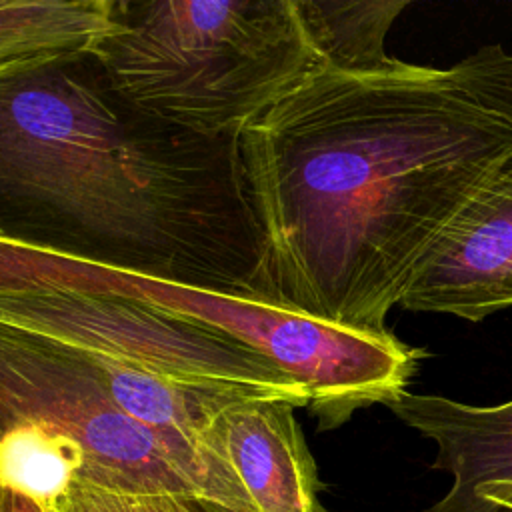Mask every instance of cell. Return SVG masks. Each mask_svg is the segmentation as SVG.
Masks as SVG:
<instances>
[{"label":"cell","mask_w":512,"mask_h":512,"mask_svg":"<svg viewBox=\"0 0 512 512\" xmlns=\"http://www.w3.org/2000/svg\"><path fill=\"white\" fill-rule=\"evenodd\" d=\"M112 0H0V66L92 46L110 26Z\"/></svg>","instance_id":"obj_11"},{"label":"cell","mask_w":512,"mask_h":512,"mask_svg":"<svg viewBox=\"0 0 512 512\" xmlns=\"http://www.w3.org/2000/svg\"><path fill=\"white\" fill-rule=\"evenodd\" d=\"M450 80L476 104L512 126V54L502 46H482L446 68Z\"/></svg>","instance_id":"obj_12"},{"label":"cell","mask_w":512,"mask_h":512,"mask_svg":"<svg viewBox=\"0 0 512 512\" xmlns=\"http://www.w3.org/2000/svg\"><path fill=\"white\" fill-rule=\"evenodd\" d=\"M294 410L284 400L234 396L206 430L208 452L234 472L256 512H330Z\"/></svg>","instance_id":"obj_8"},{"label":"cell","mask_w":512,"mask_h":512,"mask_svg":"<svg viewBox=\"0 0 512 512\" xmlns=\"http://www.w3.org/2000/svg\"><path fill=\"white\" fill-rule=\"evenodd\" d=\"M58 288L140 300L218 330L270 358L304 392L322 430L408 390L422 352L392 332L338 326L272 300L216 292L68 258L0 238V290Z\"/></svg>","instance_id":"obj_4"},{"label":"cell","mask_w":512,"mask_h":512,"mask_svg":"<svg viewBox=\"0 0 512 512\" xmlns=\"http://www.w3.org/2000/svg\"><path fill=\"white\" fill-rule=\"evenodd\" d=\"M324 68L350 76H382L408 62L390 56L386 34L408 0H296Z\"/></svg>","instance_id":"obj_10"},{"label":"cell","mask_w":512,"mask_h":512,"mask_svg":"<svg viewBox=\"0 0 512 512\" xmlns=\"http://www.w3.org/2000/svg\"><path fill=\"white\" fill-rule=\"evenodd\" d=\"M0 322L52 338L110 368L306 408L302 388L258 350L134 298L58 288L0 290Z\"/></svg>","instance_id":"obj_6"},{"label":"cell","mask_w":512,"mask_h":512,"mask_svg":"<svg viewBox=\"0 0 512 512\" xmlns=\"http://www.w3.org/2000/svg\"><path fill=\"white\" fill-rule=\"evenodd\" d=\"M480 500L484 512H502L512 510V482H496L482 490Z\"/></svg>","instance_id":"obj_15"},{"label":"cell","mask_w":512,"mask_h":512,"mask_svg":"<svg viewBox=\"0 0 512 512\" xmlns=\"http://www.w3.org/2000/svg\"><path fill=\"white\" fill-rule=\"evenodd\" d=\"M0 512H46V510L32 498L12 488L0 486Z\"/></svg>","instance_id":"obj_16"},{"label":"cell","mask_w":512,"mask_h":512,"mask_svg":"<svg viewBox=\"0 0 512 512\" xmlns=\"http://www.w3.org/2000/svg\"><path fill=\"white\" fill-rule=\"evenodd\" d=\"M386 406L436 444L432 466L452 476L448 492L418 512H482V490L512 482V400L472 406L406 390Z\"/></svg>","instance_id":"obj_9"},{"label":"cell","mask_w":512,"mask_h":512,"mask_svg":"<svg viewBox=\"0 0 512 512\" xmlns=\"http://www.w3.org/2000/svg\"><path fill=\"white\" fill-rule=\"evenodd\" d=\"M48 512H136L128 494L96 486L84 478H72Z\"/></svg>","instance_id":"obj_13"},{"label":"cell","mask_w":512,"mask_h":512,"mask_svg":"<svg viewBox=\"0 0 512 512\" xmlns=\"http://www.w3.org/2000/svg\"><path fill=\"white\" fill-rule=\"evenodd\" d=\"M238 150L272 300L386 334L426 252L512 150V126L446 68H324L246 126Z\"/></svg>","instance_id":"obj_1"},{"label":"cell","mask_w":512,"mask_h":512,"mask_svg":"<svg viewBox=\"0 0 512 512\" xmlns=\"http://www.w3.org/2000/svg\"><path fill=\"white\" fill-rule=\"evenodd\" d=\"M398 306L470 322L512 306V150L442 230Z\"/></svg>","instance_id":"obj_7"},{"label":"cell","mask_w":512,"mask_h":512,"mask_svg":"<svg viewBox=\"0 0 512 512\" xmlns=\"http://www.w3.org/2000/svg\"><path fill=\"white\" fill-rule=\"evenodd\" d=\"M0 238L272 300L238 138L142 108L90 46L0 66Z\"/></svg>","instance_id":"obj_2"},{"label":"cell","mask_w":512,"mask_h":512,"mask_svg":"<svg viewBox=\"0 0 512 512\" xmlns=\"http://www.w3.org/2000/svg\"><path fill=\"white\" fill-rule=\"evenodd\" d=\"M10 432L78 454L84 480L114 492L204 496L196 472L116 406L84 354L0 322V436Z\"/></svg>","instance_id":"obj_5"},{"label":"cell","mask_w":512,"mask_h":512,"mask_svg":"<svg viewBox=\"0 0 512 512\" xmlns=\"http://www.w3.org/2000/svg\"><path fill=\"white\" fill-rule=\"evenodd\" d=\"M502 512H512V510H502Z\"/></svg>","instance_id":"obj_17"},{"label":"cell","mask_w":512,"mask_h":512,"mask_svg":"<svg viewBox=\"0 0 512 512\" xmlns=\"http://www.w3.org/2000/svg\"><path fill=\"white\" fill-rule=\"evenodd\" d=\"M90 50L130 100L210 138L324 70L296 0H112Z\"/></svg>","instance_id":"obj_3"},{"label":"cell","mask_w":512,"mask_h":512,"mask_svg":"<svg viewBox=\"0 0 512 512\" xmlns=\"http://www.w3.org/2000/svg\"><path fill=\"white\" fill-rule=\"evenodd\" d=\"M130 498L136 512H234L196 494H142Z\"/></svg>","instance_id":"obj_14"}]
</instances>
